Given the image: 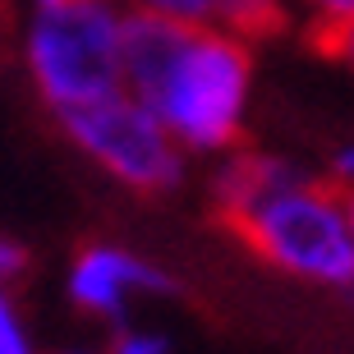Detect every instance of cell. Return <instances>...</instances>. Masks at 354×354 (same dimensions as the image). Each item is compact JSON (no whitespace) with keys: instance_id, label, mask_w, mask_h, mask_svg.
<instances>
[{"instance_id":"cell-13","label":"cell","mask_w":354,"mask_h":354,"mask_svg":"<svg viewBox=\"0 0 354 354\" xmlns=\"http://www.w3.org/2000/svg\"><path fill=\"white\" fill-rule=\"evenodd\" d=\"M313 46H322V51H331L336 60H341L345 69H354V19H345L341 28H331L322 41H313Z\"/></svg>"},{"instance_id":"cell-3","label":"cell","mask_w":354,"mask_h":354,"mask_svg":"<svg viewBox=\"0 0 354 354\" xmlns=\"http://www.w3.org/2000/svg\"><path fill=\"white\" fill-rule=\"evenodd\" d=\"M124 14L115 0H51L32 5L24 65L41 102L79 111L124 88Z\"/></svg>"},{"instance_id":"cell-9","label":"cell","mask_w":354,"mask_h":354,"mask_svg":"<svg viewBox=\"0 0 354 354\" xmlns=\"http://www.w3.org/2000/svg\"><path fill=\"white\" fill-rule=\"evenodd\" d=\"M0 354H37V345L28 336V322H24L10 290H0Z\"/></svg>"},{"instance_id":"cell-14","label":"cell","mask_w":354,"mask_h":354,"mask_svg":"<svg viewBox=\"0 0 354 354\" xmlns=\"http://www.w3.org/2000/svg\"><path fill=\"white\" fill-rule=\"evenodd\" d=\"M345 207H350V225H354V194H345Z\"/></svg>"},{"instance_id":"cell-10","label":"cell","mask_w":354,"mask_h":354,"mask_svg":"<svg viewBox=\"0 0 354 354\" xmlns=\"http://www.w3.org/2000/svg\"><path fill=\"white\" fill-rule=\"evenodd\" d=\"M106 354H171V341L152 327H129V322H120L115 327V341Z\"/></svg>"},{"instance_id":"cell-4","label":"cell","mask_w":354,"mask_h":354,"mask_svg":"<svg viewBox=\"0 0 354 354\" xmlns=\"http://www.w3.org/2000/svg\"><path fill=\"white\" fill-rule=\"evenodd\" d=\"M55 124L97 171L133 189V194H171L184 180L189 152L124 88L102 97V102L79 106V111H60Z\"/></svg>"},{"instance_id":"cell-1","label":"cell","mask_w":354,"mask_h":354,"mask_svg":"<svg viewBox=\"0 0 354 354\" xmlns=\"http://www.w3.org/2000/svg\"><path fill=\"white\" fill-rule=\"evenodd\" d=\"M129 10V5H124ZM253 41L221 24L184 28L124 14V92L171 129L189 157H221L244 138L253 97Z\"/></svg>"},{"instance_id":"cell-8","label":"cell","mask_w":354,"mask_h":354,"mask_svg":"<svg viewBox=\"0 0 354 354\" xmlns=\"http://www.w3.org/2000/svg\"><path fill=\"white\" fill-rule=\"evenodd\" d=\"M124 5L138 14H157V19L184 24V28L216 24V0H124Z\"/></svg>"},{"instance_id":"cell-2","label":"cell","mask_w":354,"mask_h":354,"mask_svg":"<svg viewBox=\"0 0 354 354\" xmlns=\"http://www.w3.org/2000/svg\"><path fill=\"white\" fill-rule=\"evenodd\" d=\"M225 225L276 272L354 295V225L336 184L290 166Z\"/></svg>"},{"instance_id":"cell-6","label":"cell","mask_w":354,"mask_h":354,"mask_svg":"<svg viewBox=\"0 0 354 354\" xmlns=\"http://www.w3.org/2000/svg\"><path fill=\"white\" fill-rule=\"evenodd\" d=\"M216 24L244 41H258L272 32H286L295 14H290V0H216Z\"/></svg>"},{"instance_id":"cell-7","label":"cell","mask_w":354,"mask_h":354,"mask_svg":"<svg viewBox=\"0 0 354 354\" xmlns=\"http://www.w3.org/2000/svg\"><path fill=\"white\" fill-rule=\"evenodd\" d=\"M290 14H295V28L308 41H322L331 28L354 19V0H290Z\"/></svg>"},{"instance_id":"cell-5","label":"cell","mask_w":354,"mask_h":354,"mask_svg":"<svg viewBox=\"0 0 354 354\" xmlns=\"http://www.w3.org/2000/svg\"><path fill=\"white\" fill-rule=\"evenodd\" d=\"M69 299L83 313L106 317V322H124V313L133 308V299L143 295H161L166 290V272L152 267L147 258L120 249V244H88L69 267Z\"/></svg>"},{"instance_id":"cell-12","label":"cell","mask_w":354,"mask_h":354,"mask_svg":"<svg viewBox=\"0 0 354 354\" xmlns=\"http://www.w3.org/2000/svg\"><path fill=\"white\" fill-rule=\"evenodd\" d=\"M24 272H28V253H24V244H14V239L0 235V290H10Z\"/></svg>"},{"instance_id":"cell-11","label":"cell","mask_w":354,"mask_h":354,"mask_svg":"<svg viewBox=\"0 0 354 354\" xmlns=\"http://www.w3.org/2000/svg\"><path fill=\"white\" fill-rule=\"evenodd\" d=\"M322 180L336 184L341 194H354V143H345V147H336V152H331L327 175H322Z\"/></svg>"},{"instance_id":"cell-16","label":"cell","mask_w":354,"mask_h":354,"mask_svg":"<svg viewBox=\"0 0 354 354\" xmlns=\"http://www.w3.org/2000/svg\"><path fill=\"white\" fill-rule=\"evenodd\" d=\"M32 5H51V0H32Z\"/></svg>"},{"instance_id":"cell-15","label":"cell","mask_w":354,"mask_h":354,"mask_svg":"<svg viewBox=\"0 0 354 354\" xmlns=\"http://www.w3.org/2000/svg\"><path fill=\"white\" fill-rule=\"evenodd\" d=\"M65 354H88V350H65Z\"/></svg>"}]
</instances>
